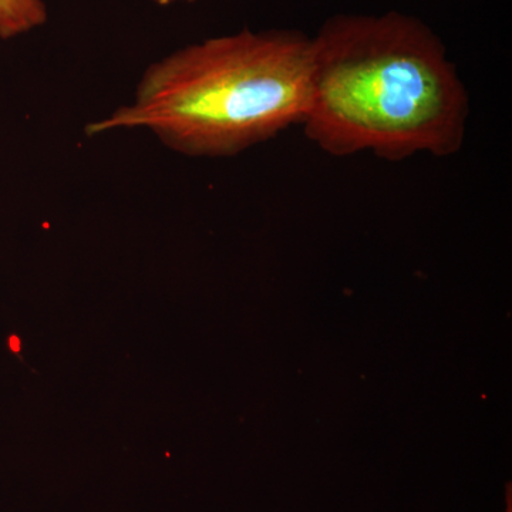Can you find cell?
Instances as JSON below:
<instances>
[{
  "label": "cell",
  "mask_w": 512,
  "mask_h": 512,
  "mask_svg": "<svg viewBox=\"0 0 512 512\" xmlns=\"http://www.w3.org/2000/svg\"><path fill=\"white\" fill-rule=\"evenodd\" d=\"M466 87L420 20L338 16L312 39L306 137L335 157H447L463 147Z\"/></svg>",
  "instance_id": "obj_1"
},
{
  "label": "cell",
  "mask_w": 512,
  "mask_h": 512,
  "mask_svg": "<svg viewBox=\"0 0 512 512\" xmlns=\"http://www.w3.org/2000/svg\"><path fill=\"white\" fill-rule=\"evenodd\" d=\"M311 73L312 39L301 33L214 37L151 64L133 101L86 133L147 128L187 156H235L302 126Z\"/></svg>",
  "instance_id": "obj_2"
},
{
  "label": "cell",
  "mask_w": 512,
  "mask_h": 512,
  "mask_svg": "<svg viewBox=\"0 0 512 512\" xmlns=\"http://www.w3.org/2000/svg\"><path fill=\"white\" fill-rule=\"evenodd\" d=\"M46 20L43 0H0V39L25 35Z\"/></svg>",
  "instance_id": "obj_3"
},
{
  "label": "cell",
  "mask_w": 512,
  "mask_h": 512,
  "mask_svg": "<svg viewBox=\"0 0 512 512\" xmlns=\"http://www.w3.org/2000/svg\"><path fill=\"white\" fill-rule=\"evenodd\" d=\"M154 3L160 6H170L177 2H194V0H153Z\"/></svg>",
  "instance_id": "obj_4"
},
{
  "label": "cell",
  "mask_w": 512,
  "mask_h": 512,
  "mask_svg": "<svg viewBox=\"0 0 512 512\" xmlns=\"http://www.w3.org/2000/svg\"><path fill=\"white\" fill-rule=\"evenodd\" d=\"M507 512H512L511 511V494H510V491H508V507H507Z\"/></svg>",
  "instance_id": "obj_5"
}]
</instances>
